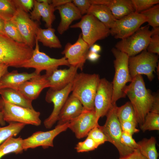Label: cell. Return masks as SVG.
I'll return each instance as SVG.
<instances>
[{
  "mask_svg": "<svg viewBox=\"0 0 159 159\" xmlns=\"http://www.w3.org/2000/svg\"><path fill=\"white\" fill-rule=\"evenodd\" d=\"M78 68L70 66L69 68L56 69L48 74L46 75L49 88L54 90L62 89L72 82L77 73Z\"/></svg>",
  "mask_w": 159,
  "mask_h": 159,
  "instance_id": "obj_19",
  "label": "cell"
},
{
  "mask_svg": "<svg viewBox=\"0 0 159 159\" xmlns=\"http://www.w3.org/2000/svg\"><path fill=\"white\" fill-rule=\"evenodd\" d=\"M147 19L148 25L153 28L159 26V5L158 4L140 13Z\"/></svg>",
  "mask_w": 159,
  "mask_h": 159,
  "instance_id": "obj_34",
  "label": "cell"
},
{
  "mask_svg": "<svg viewBox=\"0 0 159 159\" xmlns=\"http://www.w3.org/2000/svg\"><path fill=\"white\" fill-rule=\"evenodd\" d=\"M112 52L115 59L114 61L115 74L112 82L113 93L112 100V105L116 104L120 99L125 97V92L126 84L132 81L128 67L129 57L125 53L116 48H113Z\"/></svg>",
  "mask_w": 159,
  "mask_h": 159,
  "instance_id": "obj_4",
  "label": "cell"
},
{
  "mask_svg": "<svg viewBox=\"0 0 159 159\" xmlns=\"http://www.w3.org/2000/svg\"><path fill=\"white\" fill-rule=\"evenodd\" d=\"M8 67L7 65L4 64H0V79L5 73L8 72Z\"/></svg>",
  "mask_w": 159,
  "mask_h": 159,
  "instance_id": "obj_48",
  "label": "cell"
},
{
  "mask_svg": "<svg viewBox=\"0 0 159 159\" xmlns=\"http://www.w3.org/2000/svg\"><path fill=\"white\" fill-rule=\"evenodd\" d=\"M137 143L140 152L146 158L158 159V154L156 147V140L154 137L143 139Z\"/></svg>",
  "mask_w": 159,
  "mask_h": 159,
  "instance_id": "obj_29",
  "label": "cell"
},
{
  "mask_svg": "<svg viewBox=\"0 0 159 159\" xmlns=\"http://www.w3.org/2000/svg\"><path fill=\"white\" fill-rule=\"evenodd\" d=\"M16 9L13 0H0V18L4 20H10Z\"/></svg>",
  "mask_w": 159,
  "mask_h": 159,
  "instance_id": "obj_32",
  "label": "cell"
},
{
  "mask_svg": "<svg viewBox=\"0 0 159 159\" xmlns=\"http://www.w3.org/2000/svg\"><path fill=\"white\" fill-rule=\"evenodd\" d=\"M55 32V29L52 27L46 29L39 27L37 32L36 39L44 46L50 48H61L62 45Z\"/></svg>",
  "mask_w": 159,
  "mask_h": 159,
  "instance_id": "obj_27",
  "label": "cell"
},
{
  "mask_svg": "<svg viewBox=\"0 0 159 159\" xmlns=\"http://www.w3.org/2000/svg\"><path fill=\"white\" fill-rule=\"evenodd\" d=\"M141 130H159V114L150 112L146 115L143 123L140 125Z\"/></svg>",
  "mask_w": 159,
  "mask_h": 159,
  "instance_id": "obj_33",
  "label": "cell"
},
{
  "mask_svg": "<svg viewBox=\"0 0 159 159\" xmlns=\"http://www.w3.org/2000/svg\"><path fill=\"white\" fill-rule=\"evenodd\" d=\"M26 125L21 123L11 122L6 126L0 127V144L9 138L16 136Z\"/></svg>",
  "mask_w": 159,
  "mask_h": 159,
  "instance_id": "obj_31",
  "label": "cell"
},
{
  "mask_svg": "<svg viewBox=\"0 0 159 159\" xmlns=\"http://www.w3.org/2000/svg\"><path fill=\"white\" fill-rule=\"evenodd\" d=\"M119 159H147L140 152L138 149L135 150L132 153Z\"/></svg>",
  "mask_w": 159,
  "mask_h": 159,
  "instance_id": "obj_44",
  "label": "cell"
},
{
  "mask_svg": "<svg viewBox=\"0 0 159 159\" xmlns=\"http://www.w3.org/2000/svg\"><path fill=\"white\" fill-rule=\"evenodd\" d=\"M116 114L120 123L125 121H130L138 124L134 110L130 102L120 107H117Z\"/></svg>",
  "mask_w": 159,
  "mask_h": 159,
  "instance_id": "obj_30",
  "label": "cell"
},
{
  "mask_svg": "<svg viewBox=\"0 0 159 159\" xmlns=\"http://www.w3.org/2000/svg\"><path fill=\"white\" fill-rule=\"evenodd\" d=\"M72 1L82 15L87 14L91 5L89 0H73Z\"/></svg>",
  "mask_w": 159,
  "mask_h": 159,
  "instance_id": "obj_41",
  "label": "cell"
},
{
  "mask_svg": "<svg viewBox=\"0 0 159 159\" xmlns=\"http://www.w3.org/2000/svg\"><path fill=\"white\" fill-rule=\"evenodd\" d=\"M95 109L84 110L78 116L71 120L68 128L79 139L87 136L89 132L95 127L99 125Z\"/></svg>",
  "mask_w": 159,
  "mask_h": 159,
  "instance_id": "obj_17",
  "label": "cell"
},
{
  "mask_svg": "<svg viewBox=\"0 0 159 159\" xmlns=\"http://www.w3.org/2000/svg\"><path fill=\"white\" fill-rule=\"evenodd\" d=\"M149 28L148 25L140 27L133 34L117 42L116 48L129 57L135 56L146 49L151 35Z\"/></svg>",
  "mask_w": 159,
  "mask_h": 159,
  "instance_id": "obj_8",
  "label": "cell"
},
{
  "mask_svg": "<svg viewBox=\"0 0 159 159\" xmlns=\"http://www.w3.org/2000/svg\"><path fill=\"white\" fill-rule=\"evenodd\" d=\"M158 56L146 49L138 55L129 57L128 67L132 78L138 75L144 74L150 81H152L154 77L153 72L157 66Z\"/></svg>",
  "mask_w": 159,
  "mask_h": 159,
  "instance_id": "obj_10",
  "label": "cell"
},
{
  "mask_svg": "<svg viewBox=\"0 0 159 159\" xmlns=\"http://www.w3.org/2000/svg\"><path fill=\"white\" fill-rule=\"evenodd\" d=\"M72 1L55 8V10L59 11L60 16V21L57 28L60 34L68 29L73 21L81 19L82 16Z\"/></svg>",
  "mask_w": 159,
  "mask_h": 159,
  "instance_id": "obj_22",
  "label": "cell"
},
{
  "mask_svg": "<svg viewBox=\"0 0 159 159\" xmlns=\"http://www.w3.org/2000/svg\"><path fill=\"white\" fill-rule=\"evenodd\" d=\"M151 35L147 50L158 55L159 54V27L153 28L151 31Z\"/></svg>",
  "mask_w": 159,
  "mask_h": 159,
  "instance_id": "obj_36",
  "label": "cell"
},
{
  "mask_svg": "<svg viewBox=\"0 0 159 159\" xmlns=\"http://www.w3.org/2000/svg\"><path fill=\"white\" fill-rule=\"evenodd\" d=\"M33 50L25 43L16 42L6 35L0 36V64L21 67L31 57Z\"/></svg>",
  "mask_w": 159,
  "mask_h": 159,
  "instance_id": "obj_2",
  "label": "cell"
},
{
  "mask_svg": "<svg viewBox=\"0 0 159 159\" xmlns=\"http://www.w3.org/2000/svg\"><path fill=\"white\" fill-rule=\"evenodd\" d=\"M116 105H112L107 113L105 124L99 127L105 135L107 141L113 144L118 150L120 157L125 156L134 151L135 150L124 145L121 138L122 131L116 114Z\"/></svg>",
  "mask_w": 159,
  "mask_h": 159,
  "instance_id": "obj_7",
  "label": "cell"
},
{
  "mask_svg": "<svg viewBox=\"0 0 159 159\" xmlns=\"http://www.w3.org/2000/svg\"><path fill=\"white\" fill-rule=\"evenodd\" d=\"M154 96V100L150 112L159 114V96L158 94H157Z\"/></svg>",
  "mask_w": 159,
  "mask_h": 159,
  "instance_id": "obj_45",
  "label": "cell"
},
{
  "mask_svg": "<svg viewBox=\"0 0 159 159\" xmlns=\"http://www.w3.org/2000/svg\"><path fill=\"white\" fill-rule=\"evenodd\" d=\"M4 31L6 35L15 41L25 43L16 26L10 20L5 21Z\"/></svg>",
  "mask_w": 159,
  "mask_h": 159,
  "instance_id": "obj_35",
  "label": "cell"
},
{
  "mask_svg": "<svg viewBox=\"0 0 159 159\" xmlns=\"http://www.w3.org/2000/svg\"><path fill=\"white\" fill-rule=\"evenodd\" d=\"M0 95L3 100L6 102L26 108L33 109L32 101L17 90L9 88L0 90Z\"/></svg>",
  "mask_w": 159,
  "mask_h": 159,
  "instance_id": "obj_25",
  "label": "cell"
},
{
  "mask_svg": "<svg viewBox=\"0 0 159 159\" xmlns=\"http://www.w3.org/2000/svg\"><path fill=\"white\" fill-rule=\"evenodd\" d=\"M87 14L94 16L109 29L117 20L109 8L105 5L92 4Z\"/></svg>",
  "mask_w": 159,
  "mask_h": 159,
  "instance_id": "obj_26",
  "label": "cell"
},
{
  "mask_svg": "<svg viewBox=\"0 0 159 159\" xmlns=\"http://www.w3.org/2000/svg\"><path fill=\"white\" fill-rule=\"evenodd\" d=\"M84 110L80 101L72 95L68 97L62 108L58 118L57 125L68 122L80 115Z\"/></svg>",
  "mask_w": 159,
  "mask_h": 159,
  "instance_id": "obj_23",
  "label": "cell"
},
{
  "mask_svg": "<svg viewBox=\"0 0 159 159\" xmlns=\"http://www.w3.org/2000/svg\"><path fill=\"white\" fill-rule=\"evenodd\" d=\"M10 20L17 27L25 43L33 48L39 23L32 19L28 13L19 8H17Z\"/></svg>",
  "mask_w": 159,
  "mask_h": 159,
  "instance_id": "obj_11",
  "label": "cell"
},
{
  "mask_svg": "<svg viewBox=\"0 0 159 159\" xmlns=\"http://www.w3.org/2000/svg\"><path fill=\"white\" fill-rule=\"evenodd\" d=\"M0 111L6 122H19L38 126L41 125L40 112L31 109L4 101L0 97Z\"/></svg>",
  "mask_w": 159,
  "mask_h": 159,
  "instance_id": "obj_5",
  "label": "cell"
},
{
  "mask_svg": "<svg viewBox=\"0 0 159 159\" xmlns=\"http://www.w3.org/2000/svg\"><path fill=\"white\" fill-rule=\"evenodd\" d=\"M0 35H1L0 34Z\"/></svg>",
  "mask_w": 159,
  "mask_h": 159,
  "instance_id": "obj_52",
  "label": "cell"
},
{
  "mask_svg": "<svg viewBox=\"0 0 159 159\" xmlns=\"http://www.w3.org/2000/svg\"><path fill=\"white\" fill-rule=\"evenodd\" d=\"M146 22L144 16L140 13L133 12L117 19L110 29V34L116 39H124L134 33Z\"/></svg>",
  "mask_w": 159,
  "mask_h": 159,
  "instance_id": "obj_12",
  "label": "cell"
},
{
  "mask_svg": "<svg viewBox=\"0 0 159 159\" xmlns=\"http://www.w3.org/2000/svg\"><path fill=\"white\" fill-rule=\"evenodd\" d=\"M69 122L57 125L54 129L47 131H38L29 137L23 139L22 147L24 150L42 146L43 148L54 146L53 140L58 135L68 128Z\"/></svg>",
  "mask_w": 159,
  "mask_h": 159,
  "instance_id": "obj_13",
  "label": "cell"
},
{
  "mask_svg": "<svg viewBox=\"0 0 159 159\" xmlns=\"http://www.w3.org/2000/svg\"><path fill=\"white\" fill-rule=\"evenodd\" d=\"M72 1V0H52V4L53 6L55 8Z\"/></svg>",
  "mask_w": 159,
  "mask_h": 159,
  "instance_id": "obj_47",
  "label": "cell"
},
{
  "mask_svg": "<svg viewBox=\"0 0 159 159\" xmlns=\"http://www.w3.org/2000/svg\"><path fill=\"white\" fill-rule=\"evenodd\" d=\"M70 67L67 59L64 57L55 59L50 57L39 50V42L36 39L35 48L31 57L23 64L21 67L33 68L38 74L43 70H45L46 74H48L58 69L60 66Z\"/></svg>",
  "mask_w": 159,
  "mask_h": 159,
  "instance_id": "obj_9",
  "label": "cell"
},
{
  "mask_svg": "<svg viewBox=\"0 0 159 159\" xmlns=\"http://www.w3.org/2000/svg\"><path fill=\"white\" fill-rule=\"evenodd\" d=\"M99 126L92 128L89 132L87 135L91 138L98 146L107 141L105 135L100 128Z\"/></svg>",
  "mask_w": 159,
  "mask_h": 159,
  "instance_id": "obj_39",
  "label": "cell"
},
{
  "mask_svg": "<svg viewBox=\"0 0 159 159\" xmlns=\"http://www.w3.org/2000/svg\"><path fill=\"white\" fill-rule=\"evenodd\" d=\"M5 122L3 119L2 114L0 111V125L3 126L5 125Z\"/></svg>",
  "mask_w": 159,
  "mask_h": 159,
  "instance_id": "obj_51",
  "label": "cell"
},
{
  "mask_svg": "<svg viewBox=\"0 0 159 159\" xmlns=\"http://www.w3.org/2000/svg\"><path fill=\"white\" fill-rule=\"evenodd\" d=\"M72 83L60 90H54L49 88L47 92L45 100L48 103H53L54 108L51 115L44 121L46 128H50L57 121L59 113L71 92Z\"/></svg>",
  "mask_w": 159,
  "mask_h": 159,
  "instance_id": "obj_14",
  "label": "cell"
},
{
  "mask_svg": "<svg viewBox=\"0 0 159 159\" xmlns=\"http://www.w3.org/2000/svg\"><path fill=\"white\" fill-rule=\"evenodd\" d=\"M125 93L129 98L135 113L137 122L141 125L147 114L150 112L155 96L147 89L141 75L135 77L126 87Z\"/></svg>",
  "mask_w": 159,
  "mask_h": 159,
  "instance_id": "obj_1",
  "label": "cell"
},
{
  "mask_svg": "<svg viewBox=\"0 0 159 159\" xmlns=\"http://www.w3.org/2000/svg\"><path fill=\"white\" fill-rule=\"evenodd\" d=\"M13 1L17 8H20L27 13L33 7V0H13Z\"/></svg>",
  "mask_w": 159,
  "mask_h": 159,
  "instance_id": "obj_43",
  "label": "cell"
},
{
  "mask_svg": "<svg viewBox=\"0 0 159 159\" xmlns=\"http://www.w3.org/2000/svg\"><path fill=\"white\" fill-rule=\"evenodd\" d=\"M55 8L52 4V0H34L33 9L30 13V18L39 23L42 18L47 28L52 27V25L56 19L54 12Z\"/></svg>",
  "mask_w": 159,
  "mask_h": 159,
  "instance_id": "obj_18",
  "label": "cell"
},
{
  "mask_svg": "<svg viewBox=\"0 0 159 159\" xmlns=\"http://www.w3.org/2000/svg\"><path fill=\"white\" fill-rule=\"evenodd\" d=\"M5 21L0 18V34L6 35L4 31Z\"/></svg>",
  "mask_w": 159,
  "mask_h": 159,
  "instance_id": "obj_49",
  "label": "cell"
},
{
  "mask_svg": "<svg viewBox=\"0 0 159 159\" xmlns=\"http://www.w3.org/2000/svg\"><path fill=\"white\" fill-rule=\"evenodd\" d=\"M135 12L140 13L159 4V0H131Z\"/></svg>",
  "mask_w": 159,
  "mask_h": 159,
  "instance_id": "obj_37",
  "label": "cell"
},
{
  "mask_svg": "<svg viewBox=\"0 0 159 159\" xmlns=\"http://www.w3.org/2000/svg\"><path fill=\"white\" fill-rule=\"evenodd\" d=\"M122 131L132 135L139 131L136 128L137 125L130 121H125L120 123Z\"/></svg>",
  "mask_w": 159,
  "mask_h": 159,
  "instance_id": "obj_42",
  "label": "cell"
},
{
  "mask_svg": "<svg viewBox=\"0 0 159 159\" xmlns=\"http://www.w3.org/2000/svg\"><path fill=\"white\" fill-rule=\"evenodd\" d=\"M71 28H79L83 39L91 47L97 41L103 39L110 34V29L93 15L87 14L82 16Z\"/></svg>",
  "mask_w": 159,
  "mask_h": 159,
  "instance_id": "obj_6",
  "label": "cell"
},
{
  "mask_svg": "<svg viewBox=\"0 0 159 159\" xmlns=\"http://www.w3.org/2000/svg\"><path fill=\"white\" fill-rule=\"evenodd\" d=\"M100 79L98 74L77 73L72 83V96L78 99L84 109H95L94 99Z\"/></svg>",
  "mask_w": 159,
  "mask_h": 159,
  "instance_id": "obj_3",
  "label": "cell"
},
{
  "mask_svg": "<svg viewBox=\"0 0 159 159\" xmlns=\"http://www.w3.org/2000/svg\"><path fill=\"white\" fill-rule=\"evenodd\" d=\"M90 48L82 39L81 33L74 43H67L62 54L64 55L70 66L77 67L82 70L87 59Z\"/></svg>",
  "mask_w": 159,
  "mask_h": 159,
  "instance_id": "obj_16",
  "label": "cell"
},
{
  "mask_svg": "<svg viewBox=\"0 0 159 159\" xmlns=\"http://www.w3.org/2000/svg\"><path fill=\"white\" fill-rule=\"evenodd\" d=\"M49 87L46 74L38 75L27 81L18 87L17 90L28 99L33 101L36 99L45 88Z\"/></svg>",
  "mask_w": 159,
  "mask_h": 159,
  "instance_id": "obj_20",
  "label": "cell"
},
{
  "mask_svg": "<svg viewBox=\"0 0 159 159\" xmlns=\"http://www.w3.org/2000/svg\"><path fill=\"white\" fill-rule=\"evenodd\" d=\"M121 140L122 143L125 146L134 150L138 148L137 143L132 138V135L122 131Z\"/></svg>",
  "mask_w": 159,
  "mask_h": 159,
  "instance_id": "obj_40",
  "label": "cell"
},
{
  "mask_svg": "<svg viewBox=\"0 0 159 159\" xmlns=\"http://www.w3.org/2000/svg\"><path fill=\"white\" fill-rule=\"evenodd\" d=\"M98 146L91 138L87 136L85 140L77 144L75 149L78 153L86 152L94 150Z\"/></svg>",
  "mask_w": 159,
  "mask_h": 159,
  "instance_id": "obj_38",
  "label": "cell"
},
{
  "mask_svg": "<svg viewBox=\"0 0 159 159\" xmlns=\"http://www.w3.org/2000/svg\"><path fill=\"white\" fill-rule=\"evenodd\" d=\"M113 93L112 82L105 78L100 79L94 99L95 115L98 121L106 116L111 107Z\"/></svg>",
  "mask_w": 159,
  "mask_h": 159,
  "instance_id": "obj_15",
  "label": "cell"
},
{
  "mask_svg": "<svg viewBox=\"0 0 159 159\" xmlns=\"http://www.w3.org/2000/svg\"><path fill=\"white\" fill-rule=\"evenodd\" d=\"M23 139L20 137H11L0 144V159L9 153L19 154L24 150L22 147Z\"/></svg>",
  "mask_w": 159,
  "mask_h": 159,
  "instance_id": "obj_28",
  "label": "cell"
},
{
  "mask_svg": "<svg viewBox=\"0 0 159 159\" xmlns=\"http://www.w3.org/2000/svg\"><path fill=\"white\" fill-rule=\"evenodd\" d=\"M40 74L35 71L31 73H19L17 70L8 72L0 79V90L9 88L17 90L19 87L24 82Z\"/></svg>",
  "mask_w": 159,
  "mask_h": 159,
  "instance_id": "obj_24",
  "label": "cell"
},
{
  "mask_svg": "<svg viewBox=\"0 0 159 159\" xmlns=\"http://www.w3.org/2000/svg\"><path fill=\"white\" fill-rule=\"evenodd\" d=\"M91 4L107 6L116 19L135 12L131 0H89Z\"/></svg>",
  "mask_w": 159,
  "mask_h": 159,
  "instance_id": "obj_21",
  "label": "cell"
},
{
  "mask_svg": "<svg viewBox=\"0 0 159 159\" xmlns=\"http://www.w3.org/2000/svg\"><path fill=\"white\" fill-rule=\"evenodd\" d=\"M90 51L98 53L101 50V47L97 44H94L91 47Z\"/></svg>",
  "mask_w": 159,
  "mask_h": 159,
  "instance_id": "obj_50",
  "label": "cell"
},
{
  "mask_svg": "<svg viewBox=\"0 0 159 159\" xmlns=\"http://www.w3.org/2000/svg\"><path fill=\"white\" fill-rule=\"evenodd\" d=\"M100 56V55L98 53L90 50L89 51L88 53L87 56V59L92 62H95L97 60Z\"/></svg>",
  "mask_w": 159,
  "mask_h": 159,
  "instance_id": "obj_46",
  "label": "cell"
}]
</instances>
